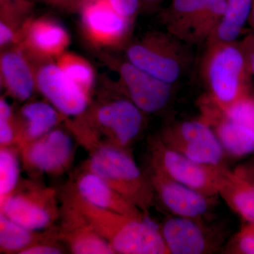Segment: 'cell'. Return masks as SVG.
Masks as SVG:
<instances>
[{"label":"cell","mask_w":254,"mask_h":254,"mask_svg":"<svg viewBox=\"0 0 254 254\" xmlns=\"http://www.w3.org/2000/svg\"><path fill=\"white\" fill-rule=\"evenodd\" d=\"M83 33L97 48L126 44L133 22L120 14L109 0H93L79 11Z\"/></svg>","instance_id":"10"},{"label":"cell","mask_w":254,"mask_h":254,"mask_svg":"<svg viewBox=\"0 0 254 254\" xmlns=\"http://www.w3.org/2000/svg\"><path fill=\"white\" fill-rule=\"evenodd\" d=\"M53 197L48 190L11 194L1 203V214L31 231L41 230L54 218Z\"/></svg>","instance_id":"14"},{"label":"cell","mask_w":254,"mask_h":254,"mask_svg":"<svg viewBox=\"0 0 254 254\" xmlns=\"http://www.w3.org/2000/svg\"><path fill=\"white\" fill-rule=\"evenodd\" d=\"M160 231L170 254H208L215 247L211 235L200 219L175 215L164 221Z\"/></svg>","instance_id":"16"},{"label":"cell","mask_w":254,"mask_h":254,"mask_svg":"<svg viewBox=\"0 0 254 254\" xmlns=\"http://www.w3.org/2000/svg\"><path fill=\"white\" fill-rule=\"evenodd\" d=\"M254 0H227L225 11L206 47L236 43L247 23H249Z\"/></svg>","instance_id":"24"},{"label":"cell","mask_w":254,"mask_h":254,"mask_svg":"<svg viewBox=\"0 0 254 254\" xmlns=\"http://www.w3.org/2000/svg\"><path fill=\"white\" fill-rule=\"evenodd\" d=\"M235 212L249 223H254V183L237 172L226 168L218 190Z\"/></svg>","instance_id":"22"},{"label":"cell","mask_w":254,"mask_h":254,"mask_svg":"<svg viewBox=\"0 0 254 254\" xmlns=\"http://www.w3.org/2000/svg\"><path fill=\"white\" fill-rule=\"evenodd\" d=\"M237 173H240L242 176L246 177V178L250 180V181L254 183V169L252 168H242L240 169Z\"/></svg>","instance_id":"36"},{"label":"cell","mask_w":254,"mask_h":254,"mask_svg":"<svg viewBox=\"0 0 254 254\" xmlns=\"http://www.w3.org/2000/svg\"><path fill=\"white\" fill-rule=\"evenodd\" d=\"M148 180L163 204L174 215L200 219L208 213L212 198L177 182L154 165H151Z\"/></svg>","instance_id":"12"},{"label":"cell","mask_w":254,"mask_h":254,"mask_svg":"<svg viewBox=\"0 0 254 254\" xmlns=\"http://www.w3.org/2000/svg\"><path fill=\"white\" fill-rule=\"evenodd\" d=\"M64 115L53 105L45 102H32L23 105L20 110V120L16 121L18 136L23 141L35 140L49 133Z\"/></svg>","instance_id":"20"},{"label":"cell","mask_w":254,"mask_h":254,"mask_svg":"<svg viewBox=\"0 0 254 254\" xmlns=\"http://www.w3.org/2000/svg\"><path fill=\"white\" fill-rule=\"evenodd\" d=\"M19 177V164L14 152L1 148L0 151V200L1 203L11 195Z\"/></svg>","instance_id":"27"},{"label":"cell","mask_w":254,"mask_h":254,"mask_svg":"<svg viewBox=\"0 0 254 254\" xmlns=\"http://www.w3.org/2000/svg\"><path fill=\"white\" fill-rule=\"evenodd\" d=\"M151 165L192 190L213 198L218 195L225 166L193 161L164 144L160 138L151 143Z\"/></svg>","instance_id":"8"},{"label":"cell","mask_w":254,"mask_h":254,"mask_svg":"<svg viewBox=\"0 0 254 254\" xmlns=\"http://www.w3.org/2000/svg\"><path fill=\"white\" fill-rule=\"evenodd\" d=\"M86 170L98 175L127 200L148 213L155 191L148 180L126 150L116 145H103L95 150Z\"/></svg>","instance_id":"3"},{"label":"cell","mask_w":254,"mask_h":254,"mask_svg":"<svg viewBox=\"0 0 254 254\" xmlns=\"http://www.w3.org/2000/svg\"><path fill=\"white\" fill-rule=\"evenodd\" d=\"M93 0H48V3L53 7L66 11V12H79L82 8Z\"/></svg>","instance_id":"32"},{"label":"cell","mask_w":254,"mask_h":254,"mask_svg":"<svg viewBox=\"0 0 254 254\" xmlns=\"http://www.w3.org/2000/svg\"><path fill=\"white\" fill-rule=\"evenodd\" d=\"M186 44L167 31H150L127 45L125 58L155 78L175 85L190 66Z\"/></svg>","instance_id":"4"},{"label":"cell","mask_w":254,"mask_h":254,"mask_svg":"<svg viewBox=\"0 0 254 254\" xmlns=\"http://www.w3.org/2000/svg\"><path fill=\"white\" fill-rule=\"evenodd\" d=\"M0 78L6 94L20 102L37 91V60L21 45L1 50Z\"/></svg>","instance_id":"13"},{"label":"cell","mask_w":254,"mask_h":254,"mask_svg":"<svg viewBox=\"0 0 254 254\" xmlns=\"http://www.w3.org/2000/svg\"><path fill=\"white\" fill-rule=\"evenodd\" d=\"M240 45L245 55L251 79L254 80V32L246 36Z\"/></svg>","instance_id":"33"},{"label":"cell","mask_w":254,"mask_h":254,"mask_svg":"<svg viewBox=\"0 0 254 254\" xmlns=\"http://www.w3.org/2000/svg\"><path fill=\"white\" fill-rule=\"evenodd\" d=\"M227 0H172L162 18L167 31L187 44L206 43L225 11Z\"/></svg>","instance_id":"6"},{"label":"cell","mask_w":254,"mask_h":254,"mask_svg":"<svg viewBox=\"0 0 254 254\" xmlns=\"http://www.w3.org/2000/svg\"><path fill=\"white\" fill-rule=\"evenodd\" d=\"M70 43L67 30L49 16L32 18L25 28L21 45L37 61L55 60Z\"/></svg>","instance_id":"15"},{"label":"cell","mask_w":254,"mask_h":254,"mask_svg":"<svg viewBox=\"0 0 254 254\" xmlns=\"http://www.w3.org/2000/svg\"><path fill=\"white\" fill-rule=\"evenodd\" d=\"M18 135L17 123L14 120L9 103L1 97L0 100V143L9 145Z\"/></svg>","instance_id":"29"},{"label":"cell","mask_w":254,"mask_h":254,"mask_svg":"<svg viewBox=\"0 0 254 254\" xmlns=\"http://www.w3.org/2000/svg\"><path fill=\"white\" fill-rule=\"evenodd\" d=\"M222 112L227 118L254 131V96L251 93Z\"/></svg>","instance_id":"28"},{"label":"cell","mask_w":254,"mask_h":254,"mask_svg":"<svg viewBox=\"0 0 254 254\" xmlns=\"http://www.w3.org/2000/svg\"><path fill=\"white\" fill-rule=\"evenodd\" d=\"M7 1V0H0V1ZM29 1H31V0H29ZM45 1H46V0H45Z\"/></svg>","instance_id":"38"},{"label":"cell","mask_w":254,"mask_h":254,"mask_svg":"<svg viewBox=\"0 0 254 254\" xmlns=\"http://www.w3.org/2000/svg\"><path fill=\"white\" fill-rule=\"evenodd\" d=\"M21 254H62V250L55 246L48 244L41 245H32L27 248L21 251Z\"/></svg>","instance_id":"34"},{"label":"cell","mask_w":254,"mask_h":254,"mask_svg":"<svg viewBox=\"0 0 254 254\" xmlns=\"http://www.w3.org/2000/svg\"><path fill=\"white\" fill-rule=\"evenodd\" d=\"M165 0H141L142 9H154L163 4Z\"/></svg>","instance_id":"35"},{"label":"cell","mask_w":254,"mask_h":254,"mask_svg":"<svg viewBox=\"0 0 254 254\" xmlns=\"http://www.w3.org/2000/svg\"><path fill=\"white\" fill-rule=\"evenodd\" d=\"M68 215V227L64 239L73 254H115L109 242L99 235L78 213L71 207Z\"/></svg>","instance_id":"23"},{"label":"cell","mask_w":254,"mask_h":254,"mask_svg":"<svg viewBox=\"0 0 254 254\" xmlns=\"http://www.w3.org/2000/svg\"><path fill=\"white\" fill-rule=\"evenodd\" d=\"M76 187L78 194L97 208L133 218H145V214L138 207L94 173L87 171L83 174L78 178Z\"/></svg>","instance_id":"19"},{"label":"cell","mask_w":254,"mask_h":254,"mask_svg":"<svg viewBox=\"0 0 254 254\" xmlns=\"http://www.w3.org/2000/svg\"><path fill=\"white\" fill-rule=\"evenodd\" d=\"M117 93L115 98L102 100L91 108L88 107L70 124L71 128L77 133L91 136L102 132L110 136L116 146L124 149L131 144L143 128L144 113L131 100Z\"/></svg>","instance_id":"5"},{"label":"cell","mask_w":254,"mask_h":254,"mask_svg":"<svg viewBox=\"0 0 254 254\" xmlns=\"http://www.w3.org/2000/svg\"><path fill=\"white\" fill-rule=\"evenodd\" d=\"M73 143L63 130H52L33 142L26 150V158L33 168L47 173L63 171L71 161Z\"/></svg>","instance_id":"18"},{"label":"cell","mask_w":254,"mask_h":254,"mask_svg":"<svg viewBox=\"0 0 254 254\" xmlns=\"http://www.w3.org/2000/svg\"><path fill=\"white\" fill-rule=\"evenodd\" d=\"M37 91L64 116L78 117L90 105L91 96L62 71L53 60L37 61Z\"/></svg>","instance_id":"11"},{"label":"cell","mask_w":254,"mask_h":254,"mask_svg":"<svg viewBox=\"0 0 254 254\" xmlns=\"http://www.w3.org/2000/svg\"><path fill=\"white\" fill-rule=\"evenodd\" d=\"M33 231L18 225L5 215H0V247L6 252L18 254L34 244Z\"/></svg>","instance_id":"26"},{"label":"cell","mask_w":254,"mask_h":254,"mask_svg":"<svg viewBox=\"0 0 254 254\" xmlns=\"http://www.w3.org/2000/svg\"><path fill=\"white\" fill-rule=\"evenodd\" d=\"M230 251L234 254H254V223H249L240 230Z\"/></svg>","instance_id":"30"},{"label":"cell","mask_w":254,"mask_h":254,"mask_svg":"<svg viewBox=\"0 0 254 254\" xmlns=\"http://www.w3.org/2000/svg\"><path fill=\"white\" fill-rule=\"evenodd\" d=\"M120 14L133 23L142 9L141 0H109Z\"/></svg>","instance_id":"31"},{"label":"cell","mask_w":254,"mask_h":254,"mask_svg":"<svg viewBox=\"0 0 254 254\" xmlns=\"http://www.w3.org/2000/svg\"><path fill=\"white\" fill-rule=\"evenodd\" d=\"M202 71L209 92L204 100L221 111L250 94L251 77L240 43L206 47Z\"/></svg>","instance_id":"2"},{"label":"cell","mask_w":254,"mask_h":254,"mask_svg":"<svg viewBox=\"0 0 254 254\" xmlns=\"http://www.w3.org/2000/svg\"><path fill=\"white\" fill-rule=\"evenodd\" d=\"M168 148L187 158L207 165H222L225 151L211 127L201 120L175 123L160 137Z\"/></svg>","instance_id":"9"},{"label":"cell","mask_w":254,"mask_h":254,"mask_svg":"<svg viewBox=\"0 0 254 254\" xmlns=\"http://www.w3.org/2000/svg\"><path fill=\"white\" fill-rule=\"evenodd\" d=\"M48 1V0H46V1Z\"/></svg>","instance_id":"39"},{"label":"cell","mask_w":254,"mask_h":254,"mask_svg":"<svg viewBox=\"0 0 254 254\" xmlns=\"http://www.w3.org/2000/svg\"><path fill=\"white\" fill-rule=\"evenodd\" d=\"M248 24L250 25L251 28H252V31L254 32V1Z\"/></svg>","instance_id":"37"},{"label":"cell","mask_w":254,"mask_h":254,"mask_svg":"<svg viewBox=\"0 0 254 254\" xmlns=\"http://www.w3.org/2000/svg\"><path fill=\"white\" fill-rule=\"evenodd\" d=\"M103 62L117 73L115 91L131 100L144 113H155L168 106L174 85L165 83L125 59L103 55Z\"/></svg>","instance_id":"7"},{"label":"cell","mask_w":254,"mask_h":254,"mask_svg":"<svg viewBox=\"0 0 254 254\" xmlns=\"http://www.w3.org/2000/svg\"><path fill=\"white\" fill-rule=\"evenodd\" d=\"M71 195L70 206L109 242L115 254H170L160 230L144 219L97 208L76 191Z\"/></svg>","instance_id":"1"},{"label":"cell","mask_w":254,"mask_h":254,"mask_svg":"<svg viewBox=\"0 0 254 254\" xmlns=\"http://www.w3.org/2000/svg\"><path fill=\"white\" fill-rule=\"evenodd\" d=\"M33 4L29 0L0 1L1 50L19 44L25 28L33 18Z\"/></svg>","instance_id":"21"},{"label":"cell","mask_w":254,"mask_h":254,"mask_svg":"<svg viewBox=\"0 0 254 254\" xmlns=\"http://www.w3.org/2000/svg\"><path fill=\"white\" fill-rule=\"evenodd\" d=\"M55 62L71 81L91 96L95 84V73L88 60L75 53L65 51L55 59Z\"/></svg>","instance_id":"25"},{"label":"cell","mask_w":254,"mask_h":254,"mask_svg":"<svg viewBox=\"0 0 254 254\" xmlns=\"http://www.w3.org/2000/svg\"><path fill=\"white\" fill-rule=\"evenodd\" d=\"M200 120L211 127L224 151L241 158L254 152V131L227 118L221 110L202 100Z\"/></svg>","instance_id":"17"}]
</instances>
